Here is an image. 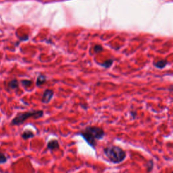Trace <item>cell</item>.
Wrapping results in <instances>:
<instances>
[{
  "label": "cell",
  "instance_id": "5",
  "mask_svg": "<svg viewBox=\"0 0 173 173\" xmlns=\"http://www.w3.org/2000/svg\"><path fill=\"white\" fill-rule=\"evenodd\" d=\"M59 147H60L59 142L56 139H52L47 143V148L50 151L57 150V149L59 148Z\"/></svg>",
  "mask_w": 173,
  "mask_h": 173
},
{
  "label": "cell",
  "instance_id": "12",
  "mask_svg": "<svg viewBox=\"0 0 173 173\" xmlns=\"http://www.w3.org/2000/svg\"><path fill=\"white\" fill-rule=\"evenodd\" d=\"M7 157L6 155L3 154V153H0V164H4L7 162Z\"/></svg>",
  "mask_w": 173,
  "mask_h": 173
},
{
  "label": "cell",
  "instance_id": "3",
  "mask_svg": "<svg viewBox=\"0 0 173 173\" xmlns=\"http://www.w3.org/2000/svg\"><path fill=\"white\" fill-rule=\"evenodd\" d=\"M43 116V110H32L23 113H19L14 119L12 120L11 124L12 125H20L25 122L27 119L30 118H33L34 119H38Z\"/></svg>",
  "mask_w": 173,
  "mask_h": 173
},
{
  "label": "cell",
  "instance_id": "9",
  "mask_svg": "<svg viewBox=\"0 0 173 173\" xmlns=\"http://www.w3.org/2000/svg\"><path fill=\"white\" fill-rule=\"evenodd\" d=\"M18 86L19 83L16 79L12 80L10 82H9V83H8V87H9L10 89H16L17 88H18Z\"/></svg>",
  "mask_w": 173,
  "mask_h": 173
},
{
  "label": "cell",
  "instance_id": "4",
  "mask_svg": "<svg viewBox=\"0 0 173 173\" xmlns=\"http://www.w3.org/2000/svg\"><path fill=\"white\" fill-rule=\"evenodd\" d=\"M54 91L51 90V89H46L45 90L44 93H43L42 99H41V102L43 104H49L50 101L52 100L54 96Z\"/></svg>",
  "mask_w": 173,
  "mask_h": 173
},
{
  "label": "cell",
  "instance_id": "10",
  "mask_svg": "<svg viewBox=\"0 0 173 173\" xmlns=\"http://www.w3.org/2000/svg\"><path fill=\"white\" fill-rule=\"evenodd\" d=\"M114 62L113 60H112V59H109V60H106V62H104L103 64H102V66H104V68H109L112 65Z\"/></svg>",
  "mask_w": 173,
  "mask_h": 173
},
{
  "label": "cell",
  "instance_id": "8",
  "mask_svg": "<svg viewBox=\"0 0 173 173\" xmlns=\"http://www.w3.org/2000/svg\"><path fill=\"white\" fill-rule=\"evenodd\" d=\"M34 136H35V134L32 132L31 131H30V130L25 131V132L22 134V137H23L25 140L30 139V138L33 137Z\"/></svg>",
  "mask_w": 173,
  "mask_h": 173
},
{
  "label": "cell",
  "instance_id": "7",
  "mask_svg": "<svg viewBox=\"0 0 173 173\" xmlns=\"http://www.w3.org/2000/svg\"><path fill=\"white\" fill-rule=\"evenodd\" d=\"M46 80H47V78H46V76L45 75H42V74H41V75L38 76V77L37 78V81H36L37 86L40 87L41 85H42L43 83H45L46 82Z\"/></svg>",
  "mask_w": 173,
  "mask_h": 173
},
{
  "label": "cell",
  "instance_id": "1",
  "mask_svg": "<svg viewBox=\"0 0 173 173\" xmlns=\"http://www.w3.org/2000/svg\"><path fill=\"white\" fill-rule=\"evenodd\" d=\"M80 135L92 148L95 149L97 140L104 138L105 133L102 128L96 126H89L80 133Z\"/></svg>",
  "mask_w": 173,
  "mask_h": 173
},
{
  "label": "cell",
  "instance_id": "6",
  "mask_svg": "<svg viewBox=\"0 0 173 173\" xmlns=\"http://www.w3.org/2000/svg\"><path fill=\"white\" fill-rule=\"evenodd\" d=\"M168 64V61L166 60H161L159 61H157L156 62H154L155 67H156L158 69H163Z\"/></svg>",
  "mask_w": 173,
  "mask_h": 173
},
{
  "label": "cell",
  "instance_id": "11",
  "mask_svg": "<svg viewBox=\"0 0 173 173\" xmlns=\"http://www.w3.org/2000/svg\"><path fill=\"white\" fill-rule=\"evenodd\" d=\"M22 85H23V87H30L32 84V80H23L21 81Z\"/></svg>",
  "mask_w": 173,
  "mask_h": 173
},
{
  "label": "cell",
  "instance_id": "14",
  "mask_svg": "<svg viewBox=\"0 0 173 173\" xmlns=\"http://www.w3.org/2000/svg\"><path fill=\"white\" fill-rule=\"evenodd\" d=\"M130 114H131V115L133 117V119H135V118L136 117V116H137V112H135V111H131V112H130Z\"/></svg>",
  "mask_w": 173,
  "mask_h": 173
},
{
  "label": "cell",
  "instance_id": "2",
  "mask_svg": "<svg viewBox=\"0 0 173 173\" xmlns=\"http://www.w3.org/2000/svg\"><path fill=\"white\" fill-rule=\"evenodd\" d=\"M104 153L109 161L114 164H119L126 158V152L118 146H108L104 149Z\"/></svg>",
  "mask_w": 173,
  "mask_h": 173
},
{
  "label": "cell",
  "instance_id": "13",
  "mask_svg": "<svg viewBox=\"0 0 173 173\" xmlns=\"http://www.w3.org/2000/svg\"><path fill=\"white\" fill-rule=\"evenodd\" d=\"M93 49H94V52H95V53H97V54L100 53V52L103 51L102 46L100 45H96L95 47H94Z\"/></svg>",
  "mask_w": 173,
  "mask_h": 173
}]
</instances>
